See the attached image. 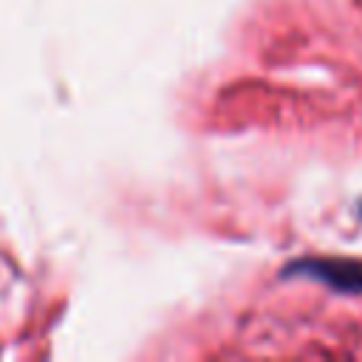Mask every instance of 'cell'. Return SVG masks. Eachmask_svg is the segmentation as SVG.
I'll return each mask as SVG.
<instances>
[{"label":"cell","instance_id":"obj_1","mask_svg":"<svg viewBox=\"0 0 362 362\" xmlns=\"http://www.w3.org/2000/svg\"><path fill=\"white\" fill-rule=\"evenodd\" d=\"M297 269L320 283L334 286L337 291L362 294V263L359 260H303Z\"/></svg>","mask_w":362,"mask_h":362}]
</instances>
